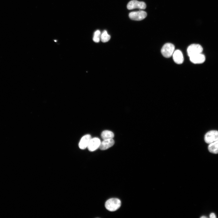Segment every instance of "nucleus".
<instances>
[{"label":"nucleus","instance_id":"12","mask_svg":"<svg viewBox=\"0 0 218 218\" xmlns=\"http://www.w3.org/2000/svg\"><path fill=\"white\" fill-rule=\"evenodd\" d=\"M208 149L210 152L214 154H218V140L209 144Z\"/></svg>","mask_w":218,"mask_h":218},{"label":"nucleus","instance_id":"10","mask_svg":"<svg viewBox=\"0 0 218 218\" xmlns=\"http://www.w3.org/2000/svg\"><path fill=\"white\" fill-rule=\"evenodd\" d=\"M172 55L173 60L176 63L180 64L183 63L184 60L183 57L180 50H177L174 51Z\"/></svg>","mask_w":218,"mask_h":218},{"label":"nucleus","instance_id":"11","mask_svg":"<svg viewBox=\"0 0 218 218\" xmlns=\"http://www.w3.org/2000/svg\"><path fill=\"white\" fill-rule=\"evenodd\" d=\"M114 143V141L113 138L104 140L101 142L99 148L102 150H106L112 146Z\"/></svg>","mask_w":218,"mask_h":218},{"label":"nucleus","instance_id":"3","mask_svg":"<svg viewBox=\"0 0 218 218\" xmlns=\"http://www.w3.org/2000/svg\"><path fill=\"white\" fill-rule=\"evenodd\" d=\"M204 139L207 144H210L218 140V131L212 130L207 132L205 135Z\"/></svg>","mask_w":218,"mask_h":218},{"label":"nucleus","instance_id":"6","mask_svg":"<svg viewBox=\"0 0 218 218\" xmlns=\"http://www.w3.org/2000/svg\"><path fill=\"white\" fill-rule=\"evenodd\" d=\"M147 16V13L144 11L131 12L129 13V18L134 20L140 21L145 18Z\"/></svg>","mask_w":218,"mask_h":218},{"label":"nucleus","instance_id":"5","mask_svg":"<svg viewBox=\"0 0 218 218\" xmlns=\"http://www.w3.org/2000/svg\"><path fill=\"white\" fill-rule=\"evenodd\" d=\"M146 5L143 2L138 1L137 0H132L130 1L127 5V8L128 10L135 8L144 9L146 8Z\"/></svg>","mask_w":218,"mask_h":218},{"label":"nucleus","instance_id":"2","mask_svg":"<svg viewBox=\"0 0 218 218\" xmlns=\"http://www.w3.org/2000/svg\"><path fill=\"white\" fill-rule=\"evenodd\" d=\"M174 49L175 47L173 45L170 43H167L162 48L161 53L164 57L169 58L173 55Z\"/></svg>","mask_w":218,"mask_h":218},{"label":"nucleus","instance_id":"4","mask_svg":"<svg viewBox=\"0 0 218 218\" xmlns=\"http://www.w3.org/2000/svg\"><path fill=\"white\" fill-rule=\"evenodd\" d=\"M203 48L200 45L192 44L188 46L187 51L189 57L199 53H202Z\"/></svg>","mask_w":218,"mask_h":218},{"label":"nucleus","instance_id":"13","mask_svg":"<svg viewBox=\"0 0 218 218\" xmlns=\"http://www.w3.org/2000/svg\"><path fill=\"white\" fill-rule=\"evenodd\" d=\"M101 138L103 140L113 138L114 137V133L110 130L103 131L101 134Z\"/></svg>","mask_w":218,"mask_h":218},{"label":"nucleus","instance_id":"1","mask_svg":"<svg viewBox=\"0 0 218 218\" xmlns=\"http://www.w3.org/2000/svg\"><path fill=\"white\" fill-rule=\"evenodd\" d=\"M121 202L118 198H112L107 200L105 203L106 208L110 211H114L117 210L121 206Z\"/></svg>","mask_w":218,"mask_h":218},{"label":"nucleus","instance_id":"17","mask_svg":"<svg viewBox=\"0 0 218 218\" xmlns=\"http://www.w3.org/2000/svg\"><path fill=\"white\" fill-rule=\"evenodd\" d=\"M201 218H206L207 217L206 216H203L201 217Z\"/></svg>","mask_w":218,"mask_h":218},{"label":"nucleus","instance_id":"8","mask_svg":"<svg viewBox=\"0 0 218 218\" xmlns=\"http://www.w3.org/2000/svg\"><path fill=\"white\" fill-rule=\"evenodd\" d=\"M189 57L191 61L194 64H201L204 62L205 60V56L202 53L196 54Z\"/></svg>","mask_w":218,"mask_h":218},{"label":"nucleus","instance_id":"15","mask_svg":"<svg viewBox=\"0 0 218 218\" xmlns=\"http://www.w3.org/2000/svg\"><path fill=\"white\" fill-rule=\"evenodd\" d=\"M101 33L100 30H97L94 33L93 38V41L95 42H98L101 38Z\"/></svg>","mask_w":218,"mask_h":218},{"label":"nucleus","instance_id":"14","mask_svg":"<svg viewBox=\"0 0 218 218\" xmlns=\"http://www.w3.org/2000/svg\"><path fill=\"white\" fill-rule=\"evenodd\" d=\"M111 38V36L109 35L106 30H104L101 35V41L103 42H106L109 41Z\"/></svg>","mask_w":218,"mask_h":218},{"label":"nucleus","instance_id":"9","mask_svg":"<svg viewBox=\"0 0 218 218\" xmlns=\"http://www.w3.org/2000/svg\"><path fill=\"white\" fill-rule=\"evenodd\" d=\"M91 138V136L90 134H88L84 136L79 142L78 146L79 148L83 150L87 147Z\"/></svg>","mask_w":218,"mask_h":218},{"label":"nucleus","instance_id":"7","mask_svg":"<svg viewBox=\"0 0 218 218\" xmlns=\"http://www.w3.org/2000/svg\"><path fill=\"white\" fill-rule=\"evenodd\" d=\"M101 141L99 138L94 137L91 138L87 148L90 151H93L99 148L101 144Z\"/></svg>","mask_w":218,"mask_h":218},{"label":"nucleus","instance_id":"16","mask_svg":"<svg viewBox=\"0 0 218 218\" xmlns=\"http://www.w3.org/2000/svg\"><path fill=\"white\" fill-rule=\"evenodd\" d=\"M210 218H216V217L214 213H211L210 215Z\"/></svg>","mask_w":218,"mask_h":218}]
</instances>
